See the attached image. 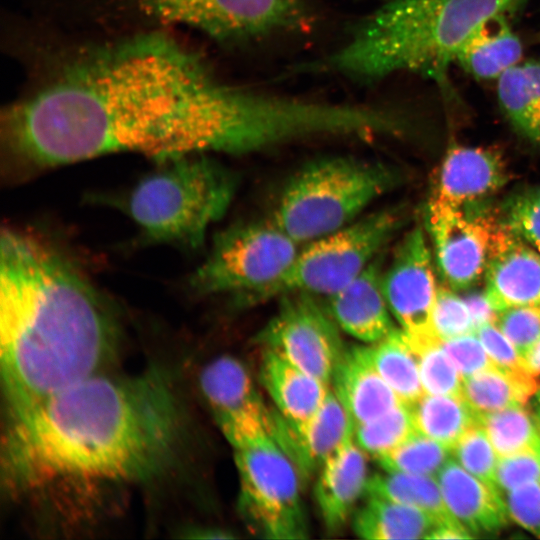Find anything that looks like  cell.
Returning <instances> with one entry per match:
<instances>
[{"mask_svg": "<svg viewBox=\"0 0 540 540\" xmlns=\"http://www.w3.org/2000/svg\"><path fill=\"white\" fill-rule=\"evenodd\" d=\"M270 94L221 82L197 54L160 34L92 51L4 116L5 172L24 180L115 152L159 161L249 154L277 127Z\"/></svg>", "mask_w": 540, "mask_h": 540, "instance_id": "1", "label": "cell"}, {"mask_svg": "<svg viewBox=\"0 0 540 540\" xmlns=\"http://www.w3.org/2000/svg\"><path fill=\"white\" fill-rule=\"evenodd\" d=\"M4 423L2 492L55 513L169 476L191 428L176 375L160 364L95 374Z\"/></svg>", "mask_w": 540, "mask_h": 540, "instance_id": "2", "label": "cell"}, {"mask_svg": "<svg viewBox=\"0 0 540 540\" xmlns=\"http://www.w3.org/2000/svg\"><path fill=\"white\" fill-rule=\"evenodd\" d=\"M119 340L112 307L80 269L48 242L3 229L0 374L5 419L107 371Z\"/></svg>", "mask_w": 540, "mask_h": 540, "instance_id": "3", "label": "cell"}, {"mask_svg": "<svg viewBox=\"0 0 540 540\" xmlns=\"http://www.w3.org/2000/svg\"><path fill=\"white\" fill-rule=\"evenodd\" d=\"M527 0H389L318 69L375 80L408 71L444 82L466 39Z\"/></svg>", "mask_w": 540, "mask_h": 540, "instance_id": "4", "label": "cell"}, {"mask_svg": "<svg viewBox=\"0 0 540 540\" xmlns=\"http://www.w3.org/2000/svg\"><path fill=\"white\" fill-rule=\"evenodd\" d=\"M120 197L107 204L125 213L136 225L140 244H166L195 250L208 228L228 210L236 183L207 154H189L159 161Z\"/></svg>", "mask_w": 540, "mask_h": 540, "instance_id": "5", "label": "cell"}, {"mask_svg": "<svg viewBox=\"0 0 540 540\" xmlns=\"http://www.w3.org/2000/svg\"><path fill=\"white\" fill-rule=\"evenodd\" d=\"M388 164L354 156H328L303 165L285 184L273 220L298 244L358 219L399 182Z\"/></svg>", "mask_w": 540, "mask_h": 540, "instance_id": "6", "label": "cell"}, {"mask_svg": "<svg viewBox=\"0 0 540 540\" xmlns=\"http://www.w3.org/2000/svg\"><path fill=\"white\" fill-rule=\"evenodd\" d=\"M299 250L274 220L232 225L214 238L190 277V290L198 296H232L244 306L284 275Z\"/></svg>", "mask_w": 540, "mask_h": 540, "instance_id": "7", "label": "cell"}, {"mask_svg": "<svg viewBox=\"0 0 540 540\" xmlns=\"http://www.w3.org/2000/svg\"><path fill=\"white\" fill-rule=\"evenodd\" d=\"M400 222L399 212L383 209L306 243L284 275L244 306L292 293L335 294L379 256Z\"/></svg>", "mask_w": 540, "mask_h": 540, "instance_id": "8", "label": "cell"}, {"mask_svg": "<svg viewBox=\"0 0 540 540\" xmlns=\"http://www.w3.org/2000/svg\"><path fill=\"white\" fill-rule=\"evenodd\" d=\"M238 508L247 528L268 539L309 537L299 470L272 435L235 448Z\"/></svg>", "mask_w": 540, "mask_h": 540, "instance_id": "9", "label": "cell"}, {"mask_svg": "<svg viewBox=\"0 0 540 540\" xmlns=\"http://www.w3.org/2000/svg\"><path fill=\"white\" fill-rule=\"evenodd\" d=\"M153 20L197 28L215 38L248 39L299 25L301 0H131Z\"/></svg>", "mask_w": 540, "mask_h": 540, "instance_id": "10", "label": "cell"}, {"mask_svg": "<svg viewBox=\"0 0 540 540\" xmlns=\"http://www.w3.org/2000/svg\"><path fill=\"white\" fill-rule=\"evenodd\" d=\"M339 329L313 295L292 293L280 297L278 309L256 340L329 385L346 349Z\"/></svg>", "mask_w": 540, "mask_h": 540, "instance_id": "11", "label": "cell"}, {"mask_svg": "<svg viewBox=\"0 0 540 540\" xmlns=\"http://www.w3.org/2000/svg\"><path fill=\"white\" fill-rule=\"evenodd\" d=\"M426 224L443 280L454 291L473 287L484 275L497 221L484 204L455 207L430 198Z\"/></svg>", "mask_w": 540, "mask_h": 540, "instance_id": "12", "label": "cell"}, {"mask_svg": "<svg viewBox=\"0 0 540 540\" xmlns=\"http://www.w3.org/2000/svg\"><path fill=\"white\" fill-rule=\"evenodd\" d=\"M199 388L233 449L273 436L275 413L266 407L250 372L236 357L222 355L207 363L199 375Z\"/></svg>", "mask_w": 540, "mask_h": 540, "instance_id": "13", "label": "cell"}, {"mask_svg": "<svg viewBox=\"0 0 540 540\" xmlns=\"http://www.w3.org/2000/svg\"><path fill=\"white\" fill-rule=\"evenodd\" d=\"M431 259L424 232L417 226L405 234L390 266L383 271L382 288L388 307L410 340L436 335L432 312L438 287Z\"/></svg>", "mask_w": 540, "mask_h": 540, "instance_id": "14", "label": "cell"}, {"mask_svg": "<svg viewBox=\"0 0 540 540\" xmlns=\"http://www.w3.org/2000/svg\"><path fill=\"white\" fill-rule=\"evenodd\" d=\"M484 276V295L496 313L540 305V253L498 221Z\"/></svg>", "mask_w": 540, "mask_h": 540, "instance_id": "15", "label": "cell"}, {"mask_svg": "<svg viewBox=\"0 0 540 540\" xmlns=\"http://www.w3.org/2000/svg\"><path fill=\"white\" fill-rule=\"evenodd\" d=\"M508 181L502 156L482 147L456 146L446 154L431 199L455 207L482 205Z\"/></svg>", "mask_w": 540, "mask_h": 540, "instance_id": "16", "label": "cell"}, {"mask_svg": "<svg viewBox=\"0 0 540 540\" xmlns=\"http://www.w3.org/2000/svg\"><path fill=\"white\" fill-rule=\"evenodd\" d=\"M381 260L378 256L349 284L329 296L326 309L342 331L370 344L396 329L382 288Z\"/></svg>", "mask_w": 540, "mask_h": 540, "instance_id": "17", "label": "cell"}, {"mask_svg": "<svg viewBox=\"0 0 540 540\" xmlns=\"http://www.w3.org/2000/svg\"><path fill=\"white\" fill-rule=\"evenodd\" d=\"M354 433V424L333 390L314 417L300 430L291 429L276 412L274 438L296 464L302 481Z\"/></svg>", "mask_w": 540, "mask_h": 540, "instance_id": "18", "label": "cell"}, {"mask_svg": "<svg viewBox=\"0 0 540 540\" xmlns=\"http://www.w3.org/2000/svg\"><path fill=\"white\" fill-rule=\"evenodd\" d=\"M366 455L353 433L318 471L314 498L328 532L341 530L365 495L369 479Z\"/></svg>", "mask_w": 540, "mask_h": 540, "instance_id": "19", "label": "cell"}, {"mask_svg": "<svg viewBox=\"0 0 540 540\" xmlns=\"http://www.w3.org/2000/svg\"><path fill=\"white\" fill-rule=\"evenodd\" d=\"M445 504L473 536L499 533L508 524L503 496L451 458L436 476Z\"/></svg>", "mask_w": 540, "mask_h": 540, "instance_id": "20", "label": "cell"}, {"mask_svg": "<svg viewBox=\"0 0 540 540\" xmlns=\"http://www.w3.org/2000/svg\"><path fill=\"white\" fill-rule=\"evenodd\" d=\"M331 383L354 426L379 417L402 403L376 370L369 346L346 348Z\"/></svg>", "mask_w": 540, "mask_h": 540, "instance_id": "21", "label": "cell"}, {"mask_svg": "<svg viewBox=\"0 0 540 540\" xmlns=\"http://www.w3.org/2000/svg\"><path fill=\"white\" fill-rule=\"evenodd\" d=\"M259 375L277 413L293 430L302 429L314 417L330 390L328 384L269 349H264Z\"/></svg>", "mask_w": 540, "mask_h": 540, "instance_id": "22", "label": "cell"}, {"mask_svg": "<svg viewBox=\"0 0 540 540\" xmlns=\"http://www.w3.org/2000/svg\"><path fill=\"white\" fill-rule=\"evenodd\" d=\"M506 17L491 18L474 30L460 47L455 63L478 79L490 80L521 62L522 44Z\"/></svg>", "mask_w": 540, "mask_h": 540, "instance_id": "23", "label": "cell"}, {"mask_svg": "<svg viewBox=\"0 0 540 540\" xmlns=\"http://www.w3.org/2000/svg\"><path fill=\"white\" fill-rule=\"evenodd\" d=\"M354 512V533L368 540L428 539L440 526L430 514L385 498L365 496Z\"/></svg>", "mask_w": 540, "mask_h": 540, "instance_id": "24", "label": "cell"}, {"mask_svg": "<svg viewBox=\"0 0 540 540\" xmlns=\"http://www.w3.org/2000/svg\"><path fill=\"white\" fill-rule=\"evenodd\" d=\"M540 388L538 376L496 364L463 378L461 395L478 416L512 406H526Z\"/></svg>", "mask_w": 540, "mask_h": 540, "instance_id": "25", "label": "cell"}, {"mask_svg": "<svg viewBox=\"0 0 540 540\" xmlns=\"http://www.w3.org/2000/svg\"><path fill=\"white\" fill-rule=\"evenodd\" d=\"M499 106L512 127L540 146V60L519 62L497 79Z\"/></svg>", "mask_w": 540, "mask_h": 540, "instance_id": "26", "label": "cell"}, {"mask_svg": "<svg viewBox=\"0 0 540 540\" xmlns=\"http://www.w3.org/2000/svg\"><path fill=\"white\" fill-rule=\"evenodd\" d=\"M365 496L415 507L434 517L440 526L462 527L447 508L436 477L384 470L369 476Z\"/></svg>", "mask_w": 540, "mask_h": 540, "instance_id": "27", "label": "cell"}, {"mask_svg": "<svg viewBox=\"0 0 540 540\" xmlns=\"http://www.w3.org/2000/svg\"><path fill=\"white\" fill-rule=\"evenodd\" d=\"M372 362L403 404L412 405L425 391L418 358L400 328L369 345Z\"/></svg>", "mask_w": 540, "mask_h": 540, "instance_id": "28", "label": "cell"}, {"mask_svg": "<svg viewBox=\"0 0 540 540\" xmlns=\"http://www.w3.org/2000/svg\"><path fill=\"white\" fill-rule=\"evenodd\" d=\"M409 407L415 429L449 449L478 421L462 395L425 393Z\"/></svg>", "mask_w": 540, "mask_h": 540, "instance_id": "29", "label": "cell"}, {"mask_svg": "<svg viewBox=\"0 0 540 540\" xmlns=\"http://www.w3.org/2000/svg\"><path fill=\"white\" fill-rule=\"evenodd\" d=\"M498 457L536 448L540 421L525 406H512L477 417Z\"/></svg>", "mask_w": 540, "mask_h": 540, "instance_id": "30", "label": "cell"}, {"mask_svg": "<svg viewBox=\"0 0 540 540\" xmlns=\"http://www.w3.org/2000/svg\"><path fill=\"white\" fill-rule=\"evenodd\" d=\"M451 458V449L415 430L377 462L385 471L436 477Z\"/></svg>", "mask_w": 540, "mask_h": 540, "instance_id": "31", "label": "cell"}, {"mask_svg": "<svg viewBox=\"0 0 540 540\" xmlns=\"http://www.w3.org/2000/svg\"><path fill=\"white\" fill-rule=\"evenodd\" d=\"M415 430L410 407L401 403L379 417L355 425L354 440L367 455L378 460Z\"/></svg>", "mask_w": 540, "mask_h": 540, "instance_id": "32", "label": "cell"}, {"mask_svg": "<svg viewBox=\"0 0 540 540\" xmlns=\"http://www.w3.org/2000/svg\"><path fill=\"white\" fill-rule=\"evenodd\" d=\"M409 344L418 358L425 393L461 395L462 376L443 348L442 339L434 336Z\"/></svg>", "mask_w": 540, "mask_h": 540, "instance_id": "33", "label": "cell"}, {"mask_svg": "<svg viewBox=\"0 0 540 540\" xmlns=\"http://www.w3.org/2000/svg\"><path fill=\"white\" fill-rule=\"evenodd\" d=\"M451 454L466 471L496 489L495 478L499 457L478 421L460 437L452 447Z\"/></svg>", "mask_w": 540, "mask_h": 540, "instance_id": "34", "label": "cell"}, {"mask_svg": "<svg viewBox=\"0 0 540 540\" xmlns=\"http://www.w3.org/2000/svg\"><path fill=\"white\" fill-rule=\"evenodd\" d=\"M498 222L540 253V186L509 197Z\"/></svg>", "mask_w": 540, "mask_h": 540, "instance_id": "35", "label": "cell"}, {"mask_svg": "<svg viewBox=\"0 0 540 540\" xmlns=\"http://www.w3.org/2000/svg\"><path fill=\"white\" fill-rule=\"evenodd\" d=\"M432 326L443 341L474 334L476 330L465 299L445 287L437 289Z\"/></svg>", "mask_w": 540, "mask_h": 540, "instance_id": "36", "label": "cell"}, {"mask_svg": "<svg viewBox=\"0 0 540 540\" xmlns=\"http://www.w3.org/2000/svg\"><path fill=\"white\" fill-rule=\"evenodd\" d=\"M494 323L524 357L540 338V305L505 309Z\"/></svg>", "mask_w": 540, "mask_h": 540, "instance_id": "37", "label": "cell"}, {"mask_svg": "<svg viewBox=\"0 0 540 540\" xmlns=\"http://www.w3.org/2000/svg\"><path fill=\"white\" fill-rule=\"evenodd\" d=\"M531 482H540V461L534 449L499 457L495 486L501 495Z\"/></svg>", "mask_w": 540, "mask_h": 540, "instance_id": "38", "label": "cell"}, {"mask_svg": "<svg viewBox=\"0 0 540 540\" xmlns=\"http://www.w3.org/2000/svg\"><path fill=\"white\" fill-rule=\"evenodd\" d=\"M515 523L540 538V482H531L502 495Z\"/></svg>", "mask_w": 540, "mask_h": 540, "instance_id": "39", "label": "cell"}, {"mask_svg": "<svg viewBox=\"0 0 540 540\" xmlns=\"http://www.w3.org/2000/svg\"><path fill=\"white\" fill-rule=\"evenodd\" d=\"M443 348L462 379L494 365L475 333L443 341Z\"/></svg>", "mask_w": 540, "mask_h": 540, "instance_id": "40", "label": "cell"}, {"mask_svg": "<svg viewBox=\"0 0 540 540\" xmlns=\"http://www.w3.org/2000/svg\"><path fill=\"white\" fill-rule=\"evenodd\" d=\"M494 364L511 370H528L524 358L494 322H487L475 330Z\"/></svg>", "mask_w": 540, "mask_h": 540, "instance_id": "41", "label": "cell"}, {"mask_svg": "<svg viewBox=\"0 0 540 540\" xmlns=\"http://www.w3.org/2000/svg\"><path fill=\"white\" fill-rule=\"evenodd\" d=\"M465 301L469 307L475 329L484 323L495 322L497 313L490 306L484 292L483 294H471Z\"/></svg>", "mask_w": 540, "mask_h": 540, "instance_id": "42", "label": "cell"}, {"mask_svg": "<svg viewBox=\"0 0 540 540\" xmlns=\"http://www.w3.org/2000/svg\"><path fill=\"white\" fill-rule=\"evenodd\" d=\"M185 532L184 537L196 539H229L234 538L230 531L211 527H194L189 528Z\"/></svg>", "mask_w": 540, "mask_h": 540, "instance_id": "43", "label": "cell"}, {"mask_svg": "<svg viewBox=\"0 0 540 540\" xmlns=\"http://www.w3.org/2000/svg\"><path fill=\"white\" fill-rule=\"evenodd\" d=\"M474 536L466 529L454 525L438 526L428 537V539H470Z\"/></svg>", "mask_w": 540, "mask_h": 540, "instance_id": "44", "label": "cell"}, {"mask_svg": "<svg viewBox=\"0 0 540 540\" xmlns=\"http://www.w3.org/2000/svg\"><path fill=\"white\" fill-rule=\"evenodd\" d=\"M523 358H524L528 371L536 376H539L540 375V338Z\"/></svg>", "mask_w": 540, "mask_h": 540, "instance_id": "45", "label": "cell"}, {"mask_svg": "<svg viewBox=\"0 0 540 540\" xmlns=\"http://www.w3.org/2000/svg\"><path fill=\"white\" fill-rule=\"evenodd\" d=\"M535 414L540 421V388L535 394Z\"/></svg>", "mask_w": 540, "mask_h": 540, "instance_id": "46", "label": "cell"}, {"mask_svg": "<svg viewBox=\"0 0 540 540\" xmlns=\"http://www.w3.org/2000/svg\"><path fill=\"white\" fill-rule=\"evenodd\" d=\"M535 451H536V453L538 455V458H539V461H540V439H539L538 444H537V446L535 448Z\"/></svg>", "mask_w": 540, "mask_h": 540, "instance_id": "47", "label": "cell"}]
</instances>
